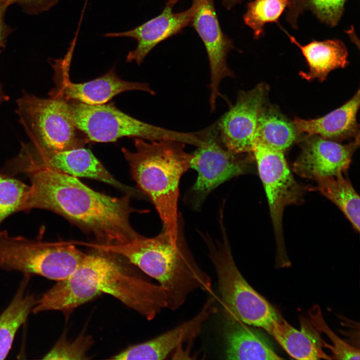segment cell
Wrapping results in <instances>:
<instances>
[{"mask_svg": "<svg viewBox=\"0 0 360 360\" xmlns=\"http://www.w3.org/2000/svg\"><path fill=\"white\" fill-rule=\"evenodd\" d=\"M215 299L208 298L200 311L192 318L143 343L132 346L114 356L116 360H164L183 342L196 338L204 323L216 311Z\"/></svg>", "mask_w": 360, "mask_h": 360, "instance_id": "cell-17", "label": "cell"}, {"mask_svg": "<svg viewBox=\"0 0 360 360\" xmlns=\"http://www.w3.org/2000/svg\"><path fill=\"white\" fill-rule=\"evenodd\" d=\"M290 0H254L248 4L244 16L245 24L258 40L264 36V26L268 22L278 23V19Z\"/></svg>", "mask_w": 360, "mask_h": 360, "instance_id": "cell-25", "label": "cell"}, {"mask_svg": "<svg viewBox=\"0 0 360 360\" xmlns=\"http://www.w3.org/2000/svg\"><path fill=\"white\" fill-rule=\"evenodd\" d=\"M317 190L344 214L353 228L360 230V197L350 181L342 174L314 180Z\"/></svg>", "mask_w": 360, "mask_h": 360, "instance_id": "cell-24", "label": "cell"}, {"mask_svg": "<svg viewBox=\"0 0 360 360\" xmlns=\"http://www.w3.org/2000/svg\"><path fill=\"white\" fill-rule=\"evenodd\" d=\"M298 135L292 122L276 108L263 106L258 118L254 144L284 152L296 140Z\"/></svg>", "mask_w": 360, "mask_h": 360, "instance_id": "cell-23", "label": "cell"}, {"mask_svg": "<svg viewBox=\"0 0 360 360\" xmlns=\"http://www.w3.org/2000/svg\"><path fill=\"white\" fill-rule=\"evenodd\" d=\"M10 4L8 0H0V48L4 46L6 38L12 31L4 20L6 10Z\"/></svg>", "mask_w": 360, "mask_h": 360, "instance_id": "cell-32", "label": "cell"}, {"mask_svg": "<svg viewBox=\"0 0 360 360\" xmlns=\"http://www.w3.org/2000/svg\"><path fill=\"white\" fill-rule=\"evenodd\" d=\"M360 106V90L340 107L315 119L295 118L292 122L298 134L318 136L340 141L359 135L356 115Z\"/></svg>", "mask_w": 360, "mask_h": 360, "instance_id": "cell-18", "label": "cell"}, {"mask_svg": "<svg viewBox=\"0 0 360 360\" xmlns=\"http://www.w3.org/2000/svg\"><path fill=\"white\" fill-rule=\"evenodd\" d=\"M22 171L31 186L23 210L42 208L54 212L92 234L98 243L118 244L141 236L131 226L134 213L130 194L114 198L95 191L77 177L31 160H24Z\"/></svg>", "mask_w": 360, "mask_h": 360, "instance_id": "cell-1", "label": "cell"}, {"mask_svg": "<svg viewBox=\"0 0 360 360\" xmlns=\"http://www.w3.org/2000/svg\"><path fill=\"white\" fill-rule=\"evenodd\" d=\"M252 153L268 198L278 254L280 258L285 261L284 210L286 206L300 202L304 188L295 180L282 152L254 143Z\"/></svg>", "mask_w": 360, "mask_h": 360, "instance_id": "cell-10", "label": "cell"}, {"mask_svg": "<svg viewBox=\"0 0 360 360\" xmlns=\"http://www.w3.org/2000/svg\"><path fill=\"white\" fill-rule=\"evenodd\" d=\"M92 344L91 337L80 336L72 342L62 336L44 359L82 360L86 359V354Z\"/></svg>", "mask_w": 360, "mask_h": 360, "instance_id": "cell-28", "label": "cell"}, {"mask_svg": "<svg viewBox=\"0 0 360 360\" xmlns=\"http://www.w3.org/2000/svg\"><path fill=\"white\" fill-rule=\"evenodd\" d=\"M70 59L62 60L59 64L62 69V78L52 96H60L67 100H76L89 105H101L108 103L119 94L129 90H142L155 94L148 84L131 82L120 78L114 69L96 79L83 83L70 80L66 70Z\"/></svg>", "mask_w": 360, "mask_h": 360, "instance_id": "cell-15", "label": "cell"}, {"mask_svg": "<svg viewBox=\"0 0 360 360\" xmlns=\"http://www.w3.org/2000/svg\"><path fill=\"white\" fill-rule=\"evenodd\" d=\"M178 0H168L162 13L142 25L128 31L108 33V37H128L134 39L137 46L126 56V62L134 61L140 65L150 50L158 44L180 32L190 25L194 14L192 4L179 12L173 11Z\"/></svg>", "mask_w": 360, "mask_h": 360, "instance_id": "cell-14", "label": "cell"}, {"mask_svg": "<svg viewBox=\"0 0 360 360\" xmlns=\"http://www.w3.org/2000/svg\"><path fill=\"white\" fill-rule=\"evenodd\" d=\"M194 14L190 25L198 34L206 50L210 72L209 86L211 112L216 109L218 98H225L219 88L225 78L234 77L229 68L226 58L228 52L236 49L234 44L222 32L214 0H192Z\"/></svg>", "mask_w": 360, "mask_h": 360, "instance_id": "cell-11", "label": "cell"}, {"mask_svg": "<svg viewBox=\"0 0 360 360\" xmlns=\"http://www.w3.org/2000/svg\"><path fill=\"white\" fill-rule=\"evenodd\" d=\"M264 84L238 94L236 103L216 124L220 140L236 154H252L254 138L266 94Z\"/></svg>", "mask_w": 360, "mask_h": 360, "instance_id": "cell-12", "label": "cell"}, {"mask_svg": "<svg viewBox=\"0 0 360 360\" xmlns=\"http://www.w3.org/2000/svg\"><path fill=\"white\" fill-rule=\"evenodd\" d=\"M98 251L122 256L156 280L167 292L168 308L176 310L197 290L212 292V280L197 264L182 240L173 242L164 230L151 238L141 236L118 244L86 243Z\"/></svg>", "mask_w": 360, "mask_h": 360, "instance_id": "cell-3", "label": "cell"}, {"mask_svg": "<svg viewBox=\"0 0 360 360\" xmlns=\"http://www.w3.org/2000/svg\"><path fill=\"white\" fill-rule=\"evenodd\" d=\"M111 253L86 254L78 268L36 300L32 312L59 310L68 315L102 294H109L148 320L168 308L166 291L135 274Z\"/></svg>", "mask_w": 360, "mask_h": 360, "instance_id": "cell-2", "label": "cell"}, {"mask_svg": "<svg viewBox=\"0 0 360 360\" xmlns=\"http://www.w3.org/2000/svg\"><path fill=\"white\" fill-rule=\"evenodd\" d=\"M86 254L72 241L46 242L0 231V268L4 270L59 281L73 274Z\"/></svg>", "mask_w": 360, "mask_h": 360, "instance_id": "cell-6", "label": "cell"}, {"mask_svg": "<svg viewBox=\"0 0 360 360\" xmlns=\"http://www.w3.org/2000/svg\"><path fill=\"white\" fill-rule=\"evenodd\" d=\"M307 0H290L287 6L286 20L294 28H298L299 16L306 8Z\"/></svg>", "mask_w": 360, "mask_h": 360, "instance_id": "cell-31", "label": "cell"}, {"mask_svg": "<svg viewBox=\"0 0 360 360\" xmlns=\"http://www.w3.org/2000/svg\"><path fill=\"white\" fill-rule=\"evenodd\" d=\"M206 241L217 274L224 315L268 331L280 317L274 308L250 285L238 270L226 236L224 234L220 242H214L208 238Z\"/></svg>", "mask_w": 360, "mask_h": 360, "instance_id": "cell-7", "label": "cell"}, {"mask_svg": "<svg viewBox=\"0 0 360 360\" xmlns=\"http://www.w3.org/2000/svg\"><path fill=\"white\" fill-rule=\"evenodd\" d=\"M10 4H19L28 14H36L48 10L58 0H8Z\"/></svg>", "mask_w": 360, "mask_h": 360, "instance_id": "cell-30", "label": "cell"}, {"mask_svg": "<svg viewBox=\"0 0 360 360\" xmlns=\"http://www.w3.org/2000/svg\"><path fill=\"white\" fill-rule=\"evenodd\" d=\"M224 336L226 359L280 360L264 336L258 331L225 316Z\"/></svg>", "mask_w": 360, "mask_h": 360, "instance_id": "cell-19", "label": "cell"}, {"mask_svg": "<svg viewBox=\"0 0 360 360\" xmlns=\"http://www.w3.org/2000/svg\"><path fill=\"white\" fill-rule=\"evenodd\" d=\"M22 158L56 169L75 177L90 178L128 192L132 190L120 183L108 171L88 149L84 146L47 152L24 148Z\"/></svg>", "mask_w": 360, "mask_h": 360, "instance_id": "cell-16", "label": "cell"}, {"mask_svg": "<svg viewBox=\"0 0 360 360\" xmlns=\"http://www.w3.org/2000/svg\"><path fill=\"white\" fill-rule=\"evenodd\" d=\"M30 186L0 174V224L14 212L22 211Z\"/></svg>", "mask_w": 360, "mask_h": 360, "instance_id": "cell-26", "label": "cell"}, {"mask_svg": "<svg viewBox=\"0 0 360 360\" xmlns=\"http://www.w3.org/2000/svg\"><path fill=\"white\" fill-rule=\"evenodd\" d=\"M17 112L34 150L60 151L88 142L75 125L68 100L60 96L44 98L24 93L18 100Z\"/></svg>", "mask_w": 360, "mask_h": 360, "instance_id": "cell-8", "label": "cell"}, {"mask_svg": "<svg viewBox=\"0 0 360 360\" xmlns=\"http://www.w3.org/2000/svg\"><path fill=\"white\" fill-rule=\"evenodd\" d=\"M30 276L24 274L14 298L0 316V360L7 356L17 330L36 304L33 295L25 293Z\"/></svg>", "mask_w": 360, "mask_h": 360, "instance_id": "cell-22", "label": "cell"}, {"mask_svg": "<svg viewBox=\"0 0 360 360\" xmlns=\"http://www.w3.org/2000/svg\"><path fill=\"white\" fill-rule=\"evenodd\" d=\"M314 311L310 312V316L314 326L324 332L330 338L333 345L326 344L334 354V358L342 360H359L358 349L352 346L338 336L326 325L320 312L319 308H314Z\"/></svg>", "mask_w": 360, "mask_h": 360, "instance_id": "cell-27", "label": "cell"}, {"mask_svg": "<svg viewBox=\"0 0 360 360\" xmlns=\"http://www.w3.org/2000/svg\"><path fill=\"white\" fill-rule=\"evenodd\" d=\"M242 1V0H222V4L226 9L230 10Z\"/></svg>", "mask_w": 360, "mask_h": 360, "instance_id": "cell-33", "label": "cell"}, {"mask_svg": "<svg viewBox=\"0 0 360 360\" xmlns=\"http://www.w3.org/2000/svg\"><path fill=\"white\" fill-rule=\"evenodd\" d=\"M348 0H307L306 8L310 9L322 22L334 27L340 22Z\"/></svg>", "mask_w": 360, "mask_h": 360, "instance_id": "cell-29", "label": "cell"}, {"mask_svg": "<svg viewBox=\"0 0 360 360\" xmlns=\"http://www.w3.org/2000/svg\"><path fill=\"white\" fill-rule=\"evenodd\" d=\"M359 144V136L346 144L318 136H306L301 152L294 164V171L300 176L314 180L342 174L348 169Z\"/></svg>", "mask_w": 360, "mask_h": 360, "instance_id": "cell-13", "label": "cell"}, {"mask_svg": "<svg viewBox=\"0 0 360 360\" xmlns=\"http://www.w3.org/2000/svg\"><path fill=\"white\" fill-rule=\"evenodd\" d=\"M185 144L172 140L150 141L136 138L135 151L122 148L132 178L154 204L164 231L179 242L178 205L182 174L190 168L192 154Z\"/></svg>", "mask_w": 360, "mask_h": 360, "instance_id": "cell-4", "label": "cell"}, {"mask_svg": "<svg viewBox=\"0 0 360 360\" xmlns=\"http://www.w3.org/2000/svg\"><path fill=\"white\" fill-rule=\"evenodd\" d=\"M292 357L298 360L329 358L322 352L317 335L303 324L298 330L279 318L268 330Z\"/></svg>", "mask_w": 360, "mask_h": 360, "instance_id": "cell-21", "label": "cell"}, {"mask_svg": "<svg viewBox=\"0 0 360 360\" xmlns=\"http://www.w3.org/2000/svg\"><path fill=\"white\" fill-rule=\"evenodd\" d=\"M72 119L88 141L108 142L122 137H134L149 141L172 140L196 146L202 143L200 132L169 130L137 120L112 104L89 105L68 100Z\"/></svg>", "mask_w": 360, "mask_h": 360, "instance_id": "cell-5", "label": "cell"}, {"mask_svg": "<svg viewBox=\"0 0 360 360\" xmlns=\"http://www.w3.org/2000/svg\"><path fill=\"white\" fill-rule=\"evenodd\" d=\"M214 128V124L202 131L203 143L192 154L190 168L198 176L188 196L196 208L220 184L250 172L254 160L252 154H236L228 150L218 140Z\"/></svg>", "mask_w": 360, "mask_h": 360, "instance_id": "cell-9", "label": "cell"}, {"mask_svg": "<svg viewBox=\"0 0 360 360\" xmlns=\"http://www.w3.org/2000/svg\"><path fill=\"white\" fill-rule=\"evenodd\" d=\"M287 34L291 42L299 48L306 60L308 70L300 72L299 74L307 80L316 78L322 82L331 71L344 68L349 64L346 47L340 40H312L302 46L294 38Z\"/></svg>", "mask_w": 360, "mask_h": 360, "instance_id": "cell-20", "label": "cell"}]
</instances>
